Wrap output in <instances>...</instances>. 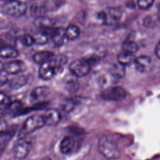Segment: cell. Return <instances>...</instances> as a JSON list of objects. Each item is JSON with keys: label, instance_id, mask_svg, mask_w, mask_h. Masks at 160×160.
<instances>
[{"label": "cell", "instance_id": "cell-28", "mask_svg": "<svg viewBox=\"0 0 160 160\" xmlns=\"http://www.w3.org/2000/svg\"><path fill=\"white\" fill-rule=\"evenodd\" d=\"M21 42L24 46H31L35 43V41L33 38V36L29 34H24L22 36Z\"/></svg>", "mask_w": 160, "mask_h": 160}, {"label": "cell", "instance_id": "cell-8", "mask_svg": "<svg viewBox=\"0 0 160 160\" xmlns=\"http://www.w3.org/2000/svg\"><path fill=\"white\" fill-rule=\"evenodd\" d=\"M101 96L106 101H119L126 98V91L121 86L110 87L104 89L101 92Z\"/></svg>", "mask_w": 160, "mask_h": 160}, {"label": "cell", "instance_id": "cell-10", "mask_svg": "<svg viewBox=\"0 0 160 160\" xmlns=\"http://www.w3.org/2000/svg\"><path fill=\"white\" fill-rule=\"evenodd\" d=\"M42 115L47 126H55L61 121V114L55 109H49Z\"/></svg>", "mask_w": 160, "mask_h": 160}, {"label": "cell", "instance_id": "cell-22", "mask_svg": "<svg viewBox=\"0 0 160 160\" xmlns=\"http://www.w3.org/2000/svg\"><path fill=\"white\" fill-rule=\"evenodd\" d=\"M110 72L114 78L118 79L122 78L125 74V66L118 62L117 64H114L112 66Z\"/></svg>", "mask_w": 160, "mask_h": 160}, {"label": "cell", "instance_id": "cell-34", "mask_svg": "<svg viewBox=\"0 0 160 160\" xmlns=\"http://www.w3.org/2000/svg\"><path fill=\"white\" fill-rule=\"evenodd\" d=\"M41 160H52V159L51 158H43Z\"/></svg>", "mask_w": 160, "mask_h": 160}, {"label": "cell", "instance_id": "cell-9", "mask_svg": "<svg viewBox=\"0 0 160 160\" xmlns=\"http://www.w3.org/2000/svg\"><path fill=\"white\" fill-rule=\"evenodd\" d=\"M2 69L9 74H17L26 69V65L24 62L19 59L11 60L3 64Z\"/></svg>", "mask_w": 160, "mask_h": 160}, {"label": "cell", "instance_id": "cell-27", "mask_svg": "<svg viewBox=\"0 0 160 160\" xmlns=\"http://www.w3.org/2000/svg\"><path fill=\"white\" fill-rule=\"evenodd\" d=\"M22 109V104L20 101L16 100L14 101H11L8 112H11L14 114L19 113Z\"/></svg>", "mask_w": 160, "mask_h": 160}, {"label": "cell", "instance_id": "cell-30", "mask_svg": "<svg viewBox=\"0 0 160 160\" xmlns=\"http://www.w3.org/2000/svg\"><path fill=\"white\" fill-rule=\"evenodd\" d=\"M144 25L148 28H152L155 25V21L151 16H147L144 19Z\"/></svg>", "mask_w": 160, "mask_h": 160}, {"label": "cell", "instance_id": "cell-16", "mask_svg": "<svg viewBox=\"0 0 160 160\" xmlns=\"http://www.w3.org/2000/svg\"><path fill=\"white\" fill-rule=\"evenodd\" d=\"M55 54L49 51H41L35 53L32 56V59L34 62L38 64H42L55 57Z\"/></svg>", "mask_w": 160, "mask_h": 160}, {"label": "cell", "instance_id": "cell-2", "mask_svg": "<svg viewBox=\"0 0 160 160\" xmlns=\"http://www.w3.org/2000/svg\"><path fill=\"white\" fill-rule=\"evenodd\" d=\"M98 151L108 159H116L120 156V151L116 143L108 136H102L98 141Z\"/></svg>", "mask_w": 160, "mask_h": 160}, {"label": "cell", "instance_id": "cell-18", "mask_svg": "<svg viewBox=\"0 0 160 160\" xmlns=\"http://www.w3.org/2000/svg\"><path fill=\"white\" fill-rule=\"evenodd\" d=\"M28 82V78L25 75H19L9 81V86L13 89H18L23 87Z\"/></svg>", "mask_w": 160, "mask_h": 160}, {"label": "cell", "instance_id": "cell-4", "mask_svg": "<svg viewBox=\"0 0 160 160\" xmlns=\"http://www.w3.org/2000/svg\"><path fill=\"white\" fill-rule=\"evenodd\" d=\"M2 9L7 15L11 17L19 18L26 14L28 6L26 2L22 1L14 0L6 2L2 7Z\"/></svg>", "mask_w": 160, "mask_h": 160}, {"label": "cell", "instance_id": "cell-13", "mask_svg": "<svg viewBox=\"0 0 160 160\" xmlns=\"http://www.w3.org/2000/svg\"><path fill=\"white\" fill-rule=\"evenodd\" d=\"M134 64L138 71L144 72L150 69L152 61L151 58L147 56H140L134 59Z\"/></svg>", "mask_w": 160, "mask_h": 160}, {"label": "cell", "instance_id": "cell-35", "mask_svg": "<svg viewBox=\"0 0 160 160\" xmlns=\"http://www.w3.org/2000/svg\"><path fill=\"white\" fill-rule=\"evenodd\" d=\"M1 1H5V2H8L12 1H14V0H1Z\"/></svg>", "mask_w": 160, "mask_h": 160}, {"label": "cell", "instance_id": "cell-21", "mask_svg": "<svg viewBox=\"0 0 160 160\" xmlns=\"http://www.w3.org/2000/svg\"><path fill=\"white\" fill-rule=\"evenodd\" d=\"M11 102V101L9 97L4 92H1L0 95V109L1 116H2L4 114L8 112Z\"/></svg>", "mask_w": 160, "mask_h": 160}, {"label": "cell", "instance_id": "cell-31", "mask_svg": "<svg viewBox=\"0 0 160 160\" xmlns=\"http://www.w3.org/2000/svg\"><path fill=\"white\" fill-rule=\"evenodd\" d=\"M7 73L4 71L2 69L1 70V76H0V82H1V86H3L4 84H6L7 82H8L9 80L7 76Z\"/></svg>", "mask_w": 160, "mask_h": 160}, {"label": "cell", "instance_id": "cell-7", "mask_svg": "<svg viewBox=\"0 0 160 160\" xmlns=\"http://www.w3.org/2000/svg\"><path fill=\"white\" fill-rule=\"evenodd\" d=\"M31 147V144L30 141L21 137L16 141L13 147L12 154L14 158L18 160L25 159L30 152Z\"/></svg>", "mask_w": 160, "mask_h": 160}, {"label": "cell", "instance_id": "cell-11", "mask_svg": "<svg viewBox=\"0 0 160 160\" xmlns=\"http://www.w3.org/2000/svg\"><path fill=\"white\" fill-rule=\"evenodd\" d=\"M49 38L51 40L56 47H60L61 46L66 39V33H65V29L62 28H56L52 34L50 35Z\"/></svg>", "mask_w": 160, "mask_h": 160}, {"label": "cell", "instance_id": "cell-23", "mask_svg": "<svg viewBox=\"0 0 160 160\" xmlns=\"http://www.w3.org/2000/svg\"><path fill=\"white\" fill-rule=\"evenodd\" d=\"M138 50V46L134 41L130 39H127L123 42L122 51L134 54Z\"/></svg>", "mask_w": 160, "mask_h": 160}, {"label": "cell", "instance_id": "cell-24", "mask_svg": "<svg viewBox=\"0 0 160 160\" xmlns=\"http://www.w3.org/2000/svg\"><path fill=\"white\" fill-rule=\"evenodd\" d=\"M63 2V0H46L42 5L45 12H48L56 9L60 7Z\"/></svg>", "mask_w": 160, "mask_h": 160}, {"label": "cell", "instance_id": "cell-1", "mask_svg": "<svg viewBox=\"0 0 160 160\" xmlns=\"http://www.w3.org/2000/svg\"><path fill=\"white\" fill-rule=\"evenodd\" d=\"M67 62L65 56L59 55L40 65L39 76L44 80H49L57 74Z\"/></svg>", "mask_w": 160, "mask_h": 160}, {"label": "cell", "instance_id": "cell-3", "mask_svg": "<svg viewBox=\"0 0 160 160\" xmlns=\"http://www.w3.org/2000/svg\"><path fill=\"white\" fill-rule=\"evenodd\" d=\"M44 125H46V124L43 115H32L28 117L24 122L20 131V134L21 136H26L41 128Z\"/></svg>", "mask_w": 160, "mask_h": 160}, {"label": "cell", "instance_id": "cell-29", "mask_svg": "<svg viewBox=\"0 0 160 160\" xmlns=\"http://www.w3.org/2000/svg\"><path fill=\"white\" fill-rule=\"evenodd\" d=\"M154 0H137L138 7L142 10H146L151 7Z\"/></svg>", "mask_w": 160, "mask_h": 160}, {"label": "cell", "instance_id": "cell-26", "mask_svg": "<svg viewBox=\"0 0 160 160\" xmlns=\"http://www.w3.org/2000/svg\"><path fill=\"white\" fill-rule=\"evenodd\" d=\"M76 106V102L72 99H66L61 102V107L63 111L66 112H71Z\"/></svg>", "mask_w": 160, "mask_h": 160}, {"label": "cell", "instance_id": "cell-5", "mask_svg": "<svg viewBox=\"0 0 160 160\" xmlns=\"http://www.w3.org/2000/svg\"><path fill=\"white\" fill-rule=\"evenodd\" d=\"M122 14V11L119 8H108L99 12L98 18L105 25L112 26L120 21Z\"/></svg>", "mask_w": 160, "mask_h": 160}, {"label": "cell", "instance_id": "cell-33", "mask_svg": "<svg viewBox=\"0 0 160 160\" xmlns=\"http://www.w3.org/2000/svg\"><path fill=\"white\" fill-rule=\"evenodd\" d=\"M158 17L160 19V3L158 6Z\"/></svg>", "mask_w": 160, "mask_h": 160}, {"label": "cell", "instance_id": "cell-6", "mask_svg": "<svg viewBox=\"0 0 160 160\" xmlns=\"http://www.w3.org/2000/svg\"><path fill=\"white\" fill-rule=\"evenodd\" d=\"M91 65L87 59H76L69 65V70L72 74L77 78H82L87 75L91 70Z\"/></svg>", "mask_w": 160, "mask_h": 160}, {"label": "cell", "instance_id": "cell-25", "mask_svg": "<svg viewBox=\"0 0 160 160\" xmlns=\"http://www.w3.org/2000/svg\"><path fill=\"white\" fill-rule=\"evenodd\" d=\"M32 36L35 41V43L41 45L47 43L49 38L47 34L39 30L34 33Z\"/></svg>", "mask_w": 160, "mask_h": 160}, {"label": "cell", "instance_id": "cell-17", "mask_svg": "<svg viewBox=\"0 0 160 160\" xmlns=\"http://www.w3.org/2000/svg\"><path fill=\"white\" fill-rule=\"evenodd\" d=\"M19 55L18 51L11 46H4L1 49L0 56L4 59H13Z\"/></svg>", "mask_w": 160, "mask_h": 160}, {"label": "cell", "instance_id": "cell-20", "mask_svg": "<svg viewBox=\"0 0 160 160\" xmlns=\"http://www.w3.org/2000/svg\"><path fill=\"white\" fill-rule=\"evenodd\" d=\"M134 59L135 58L134 57V54L124 51L121 52L118 56V62L124 66L134 62Z\"/></svg>", "mask_w": 160, "mask_h": 160}, {"label": "cell", "instance_id": "cell-32", "mask_svg": "<svg viewBox=\"0 0 160 160\" xmlns=\"http://www.w3.org/2000/svg\"><path fill=\"white\" fill-rule=\"evenodd\" d=\"M154 53L156 54V56L160 59V41L157 44V45L155 47L154 49Z\"/></svg>", "mask_w": 160, "mask_h": 160}, {"label": "cell", "instance_id": "cell-14", "mask_svg": "<svg viewBox=\"0 0 160 160\" xmlns=\"http://www.w3.org/2000/svg\"><path fill=\"white\" fill-rule=\"evenodd\" d=\"M64 84L65 89L69 93L73 94L79 90V84L77 79V77L72 74L66 77Z\"/></svg>", "mask_w": 160, "mask_h": 160}, {"label": "cell", "instance_id": "cell-12", "mask_svg": "<svg viewBox=\"0 0 160 160\" xmlns=\"http://www.w3.org/2000/svg\"><path fill=\"white\" fill-rule=\"evenodd\" d=\"M50 92L49 89L46 86H38L34 88L30 93L31 100L35 102L41 101L48 97Z\"/></svg>", "mask_w": 160, "mask_h": 160}, {"label": "cell", "instance_id": "cell-19", "mask_svg": "<svg viewBox=\"0 0 160 160\" xmlns=\"http://www.w3.org/2000/svg\"><path fill=\"white\" fill-rule=\"evenodd\" d=\"M65 33L67 39L73 41L78 38L79 36L80 29L76 25L71 24L65 29Z\"/></svg>", "mask_w": 160, "mask_h": 160}, {"label": "cell", "instance_id": "cell-15", "mask_svg": "<svg viewBox=\"0 0 160 160\" xmlns=\"http://www.w3.org/2000/svg\"><path fill=\"white\" fill-rule=\"evenodd\" d=\"M75 146V140L74 138L70 136H65L62 138L60 142V151L63 154L70 153Z\"/></svg>", "mask_w": 160, "mask_h": 160}]
</instances>
